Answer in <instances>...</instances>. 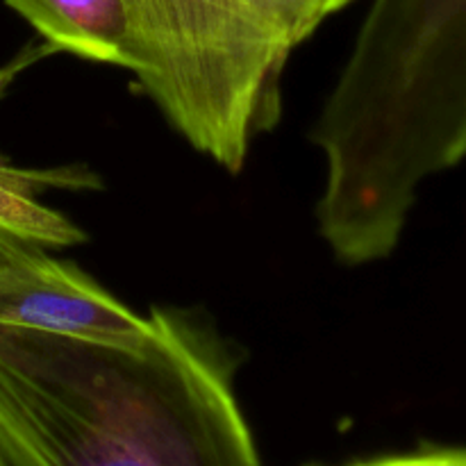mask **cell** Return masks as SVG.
Returning <instances> with one entry per match:
<instances>
[{
  "instance_id": "cell-1",
  "label": "cell",
  "mask_w": 466,
  "mask_h": 466,
  "mask_svg": "<svg viewBox=\"0 0 466 466\" xmlns=\"http://www.w3.org/2000/svg\"><path fill=\"white\" fill-rule=\"evenodd\" d=\"M137 341L0 323L9 466H262L237 399L244 355L196 308L148 309Z\"/></svg>"
},
{
  "instance_id": "cell-2",
  "label": "cell",
  "mask_w": 466,
  "mask_h": 466,
  "mask_svg": "<svg viewBox=\"0 0 466 466\" xmlns=\"http://www.w3.org/2000/svg\"><path fill=\"white\" fill-rule=\"evenodd\" d=\"M309 141L317 232L344 267L391 258L426 180L466 153V0H376Z\"/></svg>"
},
{
  "instance_id": "cell-3",
  "label": "cell",
  "mask_w": 466,
  "mask_h": 466,
  "mask_svg": "<svg viewBox=\"0 0 466 466\" xmlns=\"http://www.w3.org/2000/svg\"><path fill=\"white\" fill-rule=\"evenodd\" d=\"M353 0H123L127 68L168 126L228 173L282 116L291 55Z\"/></svg>"
},
{
  "instance_id": "cell-4",
  "label": "cell",
  "mask_w": 466,
  "mask_h": 466,
  "mask_svg": "<svg viewBox=\"0 0 466 466\" xmlns=\"http://www.w3.org/2000/svg\"><path fill=\"white\" fill-rule=\"evenodd\" d=\"M0 323L105 341H137L148 317L127 308L71 259L0 244Z\"/></svg>"
},
{
  "instance_id": "cell-5",
  "label": "cell",
  "mask_w": 466,
  "mask_h": 466,
  "mask_svg": "<svg viewBox=\"0 0 466 466\" xmlns=\"http://www.w3.org/2000/svg\"><path fill=\"white\" fill-rule=\"evenodd\" d=\"M14 68L0 71V94L16 73ZM48 189L100 191L103 177L86 164L27 168L0 159V244H30L46 250L85 244L86 232L77 223L41 203V194Z\"/></svg>"
},
{
  "instance_id": "cell-6",
  "label": "cell",
  "mask_w": 466,
  "mask_h": 466,
  "mask_svg": "<svg viewBox=\"0 0 466 466\" xmlns=\"http://www.w3.org/2000/svg\"><path fill=\"white\" fill-rule=\"evenodd\" d=\"M53 50L127 68L123 0H5Z\"/></svg>"
},
{
  "instance_id": "cell-7",
  "label": "cell",
  "mask_w": 466,
  "mask_h": 466,
  "mask_svg": "<svg viewBox=\"0 0 466 466\" xmlns=\"http://www.w3.org/2000/svg\"><path fill=\"white\" fill-rule=\"evenodd\" d=\"M346 466H466V453L460 446H423L412 453L385 455Z\"/></svg>"
},
{
  "instance_id": "cell-8",
  "label": "cell",
  "mask_w": 466,
  "mask_h": 466,
  "mask_svg": "<svg viewBox=\"0 0 466 466\" xmlns=\"http://www.w3.org/2000/svg\"><path fill=\"white\" fill-rule=\"evenodd\" d=\"M0 466H9V464H7V462H5V460H3V458H0Z\"/></svg>"
}]
</instances>
